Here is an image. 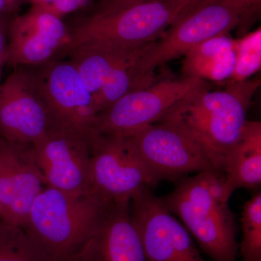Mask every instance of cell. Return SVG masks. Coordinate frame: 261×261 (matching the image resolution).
I'll use <instances>...</instances> for the list:
<instances>
[{
	"instance_id": "obj_1",
	"label": "cell",
	"mask_w": 261,
	"mask_h": 261,
	"mask_svg": "<svg viewBox=\"0 0 261 261\" xmlns=\"http://www.w3.org/2000/svg\"><path fill=\"white\" fill-rule=\"evenodd\" d=\"M260 79L230 82L224 90L200 91L178 101L159 123L177 128L202 147L222 172L226 154L238 142Z\"/></svg>"
},
{
	"instance_id": "obj_2",
	"label": "cell",
	"mask_w": 261,
	"mask_h": 261,
	"mask_svg": "<svg viewBox=\"0 0 261 261\" xmlns=\"http://www.w3.org/2000/svg\"><path fill=\"white\" fill-rule=\"evenodd\" d=\"M231 196L224 173L207 171L176 181L173 191L161 200L213 261H237L236 224L228 203Z\"/></svg>"
},
{
	"instance_id": "obj_3",
	"label": "cell",
	"mask_w": 261,
	"mask_h": 261,
	"mask_svg": "<svg viewBox=\"0 0 261 261\" xmlns=\"http://www.w3.org/2000/svg\"><path fill=\"white\" fill-rule=\"evenodd\" d=\"M111 202L95 193L72 195L45 186L23 228L51 261H67L90 238Z\"/></svg>"
},
{
	"instance_id": "obj_4",
	"label": "cell",
	"mask_w": 261,
	"mask_h": 261,
	"mask_svg": "<svg viewBox=\"0 0 261 261\" xmlns=\"http://www.w3.org/2000/svg\"><path fill=\"white\" fill-rule=\"evenodd\" d=\"M200 0H147L115 11L95 12L70 31L65 51L85 44L137 46L158 40Z\"/></svg>"
},
{
	"instance_id": "obj_5",
	"label": "cell",
	"mask_w": 261,
	"mask_h": 261,
	"mask_svg": "<svg viewBox=\"0 0 261 261\" xmlns=\"http://www.w3.org/2000/svg\"><path fill=\"white\" fill-rule=\"evenodd\" d=\"M33 70L45 106L48 130L78 136L92 142L97 113L93 98L70 61L55 59Z\"/></svg>"
},
{
	"instance_id": "obj_6",
	"label": "cell",
	"mask_w": 261,
	"mask_h": 261,
	"mask_svg": "<svg viewBox=\"0 0 261 261\" xmlns=\"http://www.w3.org/2000/svg\"><path fill=\"white\" fill-rule=\"evenodd\" d=\"M246 13L218 3L200 1L184 13L146 51L137 66L142 87L152 85L154 70L168 62L185 56L196 46L216 36L228 34L243 22Z\"/></svg>"
},
{
	"instance_id": "obj_7",
	"label": "cell",
	"mask_w": 261,
	"mask_h": 261,
	"mask_svg": "<svg viewBox=\"0 0 261 261\" xmlns=\"http://www.w3.org/2000/svg\"><path fill=\"white\" fill-rule=\"evenodd\" d=\"M208 89L207 82L194 78L166 80L128 92L97 116L98 135L128 137L159 121L178 101Z\"/></svg>"
},
{
	"instance_id": "obj_8",
	"label": "cell",
	"mask_w": 261,
	"mask_h": 261,
	"mask_svg": "<svg viewBox=\"0 0 261 261\" xmlns=\"http://www.w3.org/2000/svg\"><path fill=\"white\" fill-rule=\"evenodd\" d=\"M130 214L145 261H205L188 230L151 187L141 189L132 197Z\"/></svg>"
},
{
	"instance_id": "obj_9",
	"label": "cell",
	"mask_w": 261,
	"mask_h": 261,
	"mask_svg": "<svg viewBox=\"0 0 261 261\" xmlns=\"http://www.w3.org/2000/svg\"><path fill=\"white\" fill-rule=\"evenodd\" d=\"M94 193L108 201L128 200L144 187L155 186L130 137L97 135L92 142Z\"/></svg>"
},
{
	"instance_id": "obj_10",
	"label": "cell",
	"mask_w": 261,
	"mask_h": 261,
	"mask_svg": "<svg viewBox=\"0 0 261 261\" xmlns=\"http://www.w3.org/2000/svg\"><path fill=\"white\" fill-rule=\"evenodd\" d=\"M128 137L155 185L163 180L176 182L190 173L217 171L198 143L169 125L153 123Z\"/></svg>"
},
{
	"instance_id": "obj_11",
	"label": "cell",
	"mask_w": 261,
	"mask_h": 261,
	"mask_svg": "<svg viewBox=\"0 0 261 261\" xmlns=\"http://www.w3.org/2000/svg\"><path fill=\"white\" fill-rule=\"evenodd\" d=\"M70 30L62 18L37 7L10 20L5 64L14 68L45 64L70 45Z\"/></svg>"
},
{
	"instance_id": "obj_12",
	"label": "cell",
	"mask_w": 261,
	"mask_h": 261,
	"mask_svg": "<svg viewBox=\"0 0 261 261\" xmlns=\"http://www.w3.org/2000/svg\"><path fill=\"white\" fill-rule=\"evenodd\" d=\"M46 186L72 195L94 193L91 173L92 142L48 130L34 145Z\"/></svg>"
},
{
	"instance_id": "obj_13",
	"label": "cell",
	"mask_w": 261,
	"mask_h": 261,
	"mask_svg": "<svg viewBox=\"0 0 261 261\" xmlns=\"http://www.w3.org/2000/svg\"><path fill=\"white\" fill-rule=\"evenodd\" d=\"M47 130V111L33 70L17 68L0 84V137L34 145Z\"/></svg>"
},
{
	"instance_id": "obj_14",
	"label": "cell",
	"mask_w": 261,
	"mask_h": 261,
	"mask_svg": "<svg viewBox=\"0 0 261 261\" xmlns=\"http://www.w3.org/2000/svg\"><path fill=\"white\" fill-rule=\"evenodd\" d=\"M46 186L34 145L0 137V207L2 220L23 228L34 199Z\"/></svg>"
},
{
	"instance_id": "obj_15",
	"label": "cell",
	"mask_w": 261,
	"mask_h": 261,
	"mask_svg": "<svg viewBox=\"0 0 261 261\" xmlns=\"http://www.w3.org/2000/svg\"><path fill=\"white\" fill-rule=\"evenodd\" d=\"M130 202L112 201L90 238L67 261H145Z\"/></svg>"
},
{
	"instance_id": "obj_16",
	"label": "cell",
	"mask_w": 261,
	"mask_h": 261,
	"mask_svg": "<svg viewBox=\"0 0 261 261\" xmlns=\"http://www.w3.org/2000/svg\"><path fill=\"white\" fill-rule=\"evenodd\" d=\"M154 42L137 46L85 44L68 51L92 98L115 70L136 56L144 54Z\"/></svg>"
},
{
	"instance_id": "obj_17",
	"label": "cell",
	"mask_w": 261,
	"mask_h": 261,
	"mask_svg": "<svg viewBox=\"0 0 261 261\" xmlns=\"http://www.w3.org/2000/svg\"><path fill=\"white\" fill-rule=\"evenodd\" d=\"M225 186L232 195L238 189H256L261 184V123L248 121L225 157Z\"/></svg>"
},
{
	"instance_id": "obj_18",
	"label": "cell",
	"mask_w": 261,
	"mask_h": 261,
	"mask_svg": "<svg viewBox=\"0 0 261 261\" xmlns=\"http://www.w3.org/2000/svg\"><path fill=\"white\" fill-rule=\"evenodd\" d=\"M235 63V39L228 34L207 39L185 55V78L214 82L231 78Z\"/></svg>"
},
{
	"instance_id": "obj_19",
	"label": "cell",
	"mask_w": 261,
	"mask_h": 261,
	"mask_svg": "<svg viewBox=\"0 0 261 261\" xmlns=\"http://www.w3.org/2000/svg\"><path fill=\"white\" fill-rule=\"evenodd\" d=\"M0 261H51L24 228L0 220Z\"/></svg>"
},
{
	"instance_id": "obj_20",
	"label": "cell",
	"mask_w": 261,
	"mask_h": 261,
	"mask_svg": "<svg viewBox=\"0 0 261 261\" xmlns=\"http://www.w3.org/2000/svg\"><path fill=\"white\" fill-rule=\"evenodd\" d=\"M243 261H261V193L257 192L244 205L242 213Z\"/></svg>"
},
{
	"instance_id": "obj_21",
	"label": "cell",
	"mask_w": 261,
	"mask_h": 261,
	"mask_svg": "<svg viewBox=\"0 0 261 261\" xmlns=\"http://www.w3.org/2000/svg\"><path fill=\"white\" fill-rule=\"evenodd\" d=\"M261 66V30L247 34L235 40V63L231 82H243L260 70Z\"/></svg>"
},
{
	"instance_id": "obj_22",
	"label": "cell",
	"mask_w": 261,
	"mask_h": 261,
	"mask_svg": "<svg viewBox=\"0 0 261 261\" xmlns=\"http://www.w3.org/2000/svg\"><path fill=\"white\" fill-rule=\"evenodd\" d=\"M92 0H28L32 6L37 7L63 18L77 10L85 8Z\"/></svg>"
},
{
	"instance_id": "obj_23",
	"label": "cell",
	"mask_w": 261,
	"mask_h": 261,
	"mask_svg": "<svg viewBox=\"0 0 261 261\" xmlns=\"http://www.w3.org/2000/svg\"><path fill=\"white\" fill-rule=\"evenodd\" d=\"M202 4L218 3L231 7L235 9L240 10L247 13L255 6L260 5V0H200Z\"/></svg>"
},
{
	"instance_id": "obj_24",
	"label": "cell",
	"mask_w": 261,
	"mask_h": 261,
	"mask_svg": "<svg viewBox=\"0 0 261 261\" xmlns=\"http://www.w3.org/2000/svg\"><path fill=\"white\" fill-rule=\"evenodd\" d=\"M13 16L0 15V77L3 65H5V53L8 44V27Z\"/></svg>"
},
{
	"instance_id": "obj_25",
	"label": "cell",
	"mask_w": 261,
	"mask_h": 261,
	"mask_svg": "<svg viewBox=\"0 0 261 261\" xmlns=\"http://www.w3.org/2000/svg\"><path fill=\"white\" fill-rule=\"evenodd\" d=\"M147 0H101L100 5L97 11L100 13L115 11V10L126 8L130 5L137 4ZM162 1H172V0H162Z\"/></svg>"
},
{
	"instance_id": "obj_26",
	"label": "cell",
	"mask_w": 261,
	"mask_h": 261,
	"mask_svg": "<svg viewBox=\"0 0 261 261\" xmlns=\"http://www.w3.org/2000/svg\"><path fill=\"white\" fill-rule=\"evenodd\" d=\"M27 2L28 0H0V15L15 16Z\"/></svg>"
},
{
	"instance_id": "obj_27",
	"label": "cell",
	"mask_w": 261,
	"mask_h": 261,
	"mask_svg": "<svg viewBox=\"0 0 261 261\" xmlns=\"http://www.w3.org/2000/svg\"><path fill=\"white\" fill-rule=\"evenodd\" d=\"M2 219V211H1V207H0V220Z\"/></svg>"
}]
</instances>
